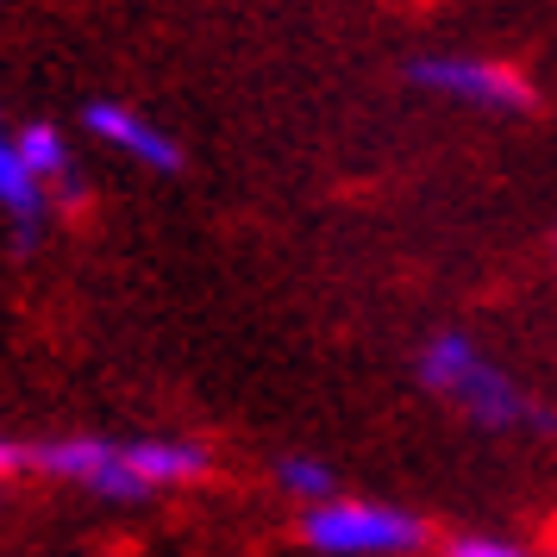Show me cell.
I'll use <instances>...</instances> for the list:
<instances>
[{"mask_svg":"<svg viewBox=\"0 0 557 557\" xmlns=\"http://www.w3.org/2000/svg\"><path fill=\"white\" fill-rule=\"evenodd\" d=\"M26 463L38 476L82 488L95 502H151L170 488H195L213 476V451L201 438H176V432H151V438H101V432H70V438H45L32 445Z\"/></svg>","mask_w":557,"mask_h":557,"instance_id":"obj_1","label":"cell"},{"mask_svg":"<svg viewBox=\"0 0 557 557\" xmlns=\"http://www.w3.org/2000/svg\"><path fill=\"white\" fill-rule=\"evenodd\" d=\"M420 388H426L432 401L457 407L470 426L482 432H552V407L532 395L527 382L513 376L507 363L482 351L470 332H432L426 345H420Z\"/></svg>","mask_w":557,"mask_h":557,"instance_id":"obj_2","label":"cell"},{"mask_svg":"<svg viewBox=\"0 0 557 557\" xmlns=\"http://www.w3.org/2000/svg\"><path fill=\"white\" fill-rule=\"evenodd\" d=\"M301 545L320 557H420L432 545L426 520L413 507L363 502V495H326L301 513Z\"/></svg>","mask_w":557,"mask_h":557,"instance_id":"obj_3","label":"cell"},{"mask_svg":"<svg viewBox=\"0 0 557 557\" xmlns=\"http://www.w3.org/2000/svg\"><path fill=\"white\" fill-rule=\"evenodd\" d=\"M407 88H420L432 101L470 107V113H532V82L482 51H420L407 63Z\"/></svg>","mask_w":557,"mask_h":557,"instance_id":"obj_4","label":"cell"},{"mask_svg":"<svg viewBox=\"0 0 557 557\" xmlns=\"http://www.w3.org/2000/svg\"><path fill=\"white\" fill-rule=\"evenodd\" d=\"M82 132H88L95 145H107L113 157L151 170V176H176L182 170V138L163 126V120H151V113H138V107H126V101H88L82 107Z\"/></svg>","mask_w":557,"mask_h":557,"instance_id":"obj_5","label":"cell"},{"mask_svg":"<svg viewBox=\"0 0 557 557\" xmlns=\"http://www.w3.org/2000/svg\"><path fill=\"white\" fill-rule=\"evenodd\" d=\"M57 201L45 195V182L26 170V157L13 145V126H7V107H0V220L13 226L20 245H38V232L51 226Z\"/></svg>","mask_w":557,"mask_h":557,"instance_id":"obj_6","label":"cell"},{"mask_svg":"<svg viewBox=\"0 0 557 557\" xmlns=\"http://www.w3.org/2000/svg\"><path fill=\"white\" fill-rule=\"evenodd\" d=\"M13 145H20V157H26L32 176L45 182L51 201H82L76 145H70V132L57 126V120H26V126H13Z\"/></svg>","mask_w":557,"mask_h":557,"instance_id":"obj_7","label":"cell"},{"mask_svg":"<svg viewBox=\"0 0 557 557\" xmlns=\"http://www.w3.org/2000/svg\"><path fill=\"white\" fill-rule=\"evenodd\" d=\"M270 476H276L282 495H295L301 507L338 495V470H332L326 457H307V451H282L276 463H270Z\"/></svg>","mask_w":557,"mask_h":557,"instance_id":"obj_8","label":"cell"},{"mask_svg":"<svg viewBox=\"0 0 557 557\" xmlns=\"http://www.w3.org/2000/svg\"><path fill=\"white\" fill-rule=\"evenodd\" d=\"M445 557H532V552L520 539H507V532H451Z\"/></svg>","mask_w":557,"mask_h":557,"instance_id":"obj_9","label":"cell"},{"mask_svg":"<svg viewBox=\"0 0 557 557\" xmlns=\"http://www.w3.org/2000/svg\"><path fill=\"white\" fill-rule=\"evenodd\" d=\"M20 463H26V451H20L13 438H0V476H7V470H20Z\"/></svg>","mask_w":557,"mask_h":557,"instance_id":"obj_10","label":"cell"},{"mask_svg":"<svg viewBox=\"0 0 557 557\" xmlns=\"http://www.w3.org/2000/svg\"><path fill=\"white\" fill-rule=\"evenodd\" d=\"M552 257H557V245H552Z\"/></svg>","mask_w":557,"mask_h":557,"instance_id":"obj_11","label":"cell"},{"mask_svg":"<svg viewBox=\"0 0 557 557\" xmlns=\"http://www.w3.org/2000/svg\"><path fill=\"white\" fill-rule=\"evenodd\" d=\"M545 557H557V552H545Z\"/></svg>","mask_w":557,"mask_h":557,"instance_id":"obj_12","label":"cell"},{"mask_svg":"<svg viewBox=\"0 0 557 557\" xmlns=\"http://www.w3.org/2000/svg\"><path fill=\"white\" fill-rule=\"evenodd\" d=\"M0 7H7V0H0Z\"/></svg>","mask_w":557,"mask_h":557,"instance_id":"obj_13","label":"cell"}]
</instances>
